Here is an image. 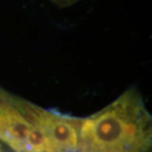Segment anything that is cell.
Wrapping results in <instances>:
<instances>
[{"mask_svg":"<svg viewBox=\"0 0 152 152\" xmlns=\"http://www.w3.org/2000/svg\"><path fill=\"white\" fill-rule=\"evenodd\" d=\"M152 121L135 88L81 121L79 152H149Z\"/></svg>","mask_w":152,"mask_h":152,"instance_id":"6da1fadb","label":"cell"},{"mask_svg":"<svg viewBox=\"0 0 152 152\" xmlns=\"http://www.w3.org/2000/svg\"><path fill=\"white\" fill-rule=\"evenodd\" d=\"M0 141L14 152H53L45 133L27 118L23 99L1 87Z\"/></svg>","mask_w":152,"mask_h":152,"instance_id":"7a4b0ae2","label":"cell"},{"mask_svg":"<svg viewBox=\"0 0 152 152\" xmlns=\"http://www.w3.org/2000/svg\"><path fill=\"white\" fill-rule=\"evenodd\" d=\"M32 123L47 136L53 152L77 150L81 118L45 110L37 105L32 108Z\"/></svg>","mask_w":152,"mask_h":152,"instance_id":"3957f363","label":"cell"},{"mask_svg":"<svg viewBox=\"0 0 152 152\" xmlns=\"http://www.w3.org/2000/svg\"><path fill=\"white\" fill-rule=\"evenodd\" d=\"M53 3H56V5L60 6V7H66V6H70L74 4L79 0H51Z\"/></svg>","mask_w":152,"mask_h":152,"instance_id":"277c9868","label":"cell"}]
</instances>
